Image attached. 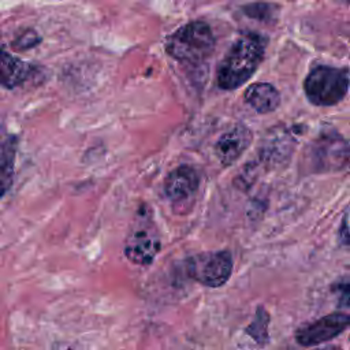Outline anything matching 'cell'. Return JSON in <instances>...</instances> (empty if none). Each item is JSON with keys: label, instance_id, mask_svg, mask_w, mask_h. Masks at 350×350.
Wrapping results in <instances>:
<instances>
[{"label": "cell", "instance_id": "cell-5", "mask_svg": "<svg viewBox=\"0 0 350 350\" xmlns=\"http://www.w3.org/2000/svg\"><path fill=\"white\" fill-rule=\"evenodd\" d=\"M189 278L206 287H220L227 283L232 272V256L228 250L205 252L185 261Z\"/></svg>", "mask_w": 350, "mask_h": 350}, {"label": "cell", "instance_id": "cell-10", "mask_svg": "<svg viewBox=\"0 0 350 350\" xmlns=\"http://www.w3.org/2000/svg\"><path fill=\"white\" fill-rule=\"evenodd\" d=\"M30 72V66L22 59L0 49V85L14 89L23 83Z\"/></svg>", "mask_w": 350, "mask_h": 350}, {"label": "cell", "instance_id": "cell-11", "mask_svg": "<svg viewBox=\"0 0 350 350\" xmlns=\"http://www.w3.org/2000/svg\"><path fill=\"white\" fill-rule=\"evenodd\" d=\"M16 139L14 135L5 138L0 144V197H3L12 186L15 174Z\"/></svg>", "mask_w": 350, "mask_h": 350}, {"label": "cell", "instance_id": "cell-12", "mask_svg": "<svg viewBox=\"0 0 350 350\" xmlns=\"http://www.w3.org/2000/svg\"><path fill=\"white\" fill-rule=\"evenodd\" d=\"M293 150V142L291 135L283 131L282 134H278V131H273V135H269L265 145L260 149V159L264 163L276 164L283 161L290 156Z\"/></svg>", "mask_w": 350, "mask_h": 350}, {"label": "cell", "instance_id": "cell-8", "mask_svg": "<svg viewBox=\"0 0 350 350\" xmlns=\"http://www.w3.org/2000/svg\"><path fill=\"white\" fill-rule=\"evenodd\" d=\"M200 186V176L190 165H179L172 170L164 180V193L174 204L190 200Z\"/></svg>", "mask_w": 350, "mask_h": 350}, {"label": "cell", "instance_id": "cell-16", "mask_svg": "<svg viewBox=\"0 0 350 350\" xmlns=\"http://www.w3.org/2000/svg\"><path fill=\"white\" fill-rule=\"evenodd\" d=\"M38 41H40V37L34 31L26 30L22 36H19L15 40L14 45L18 48H30V46H34Z\"/></svg>", "mask_w": 350, "mask_h": 350}, {"label": "cell", "instance_id": "cell-13", "mask_svg": "<svg viewBox=\"0 0 350 350\" xmlns=\"http://www.w3.org/2000/svg\"><path fill=\"white\" fill-rule=\"evenodd\" d=\"M269 321H271L269 313L265 310L264 306L260 305L256 309V314L253 320L245 328L246 335H249L258 346H265L269 342V335H268Z\"/></svg>", "mask_w": 350, "mask_h": 350}, {"label": "cell", "instance_id": "cell-14", "mask_svg": "<svg viewBox=\"0 0 350 350\" xmlns=\"http://www.w3.org/2000/svg\"><path fill=\"white\" fill-rule=\"evenodd\" d=\"M275 10H276V7L273 4L253 3V4H247L243 8V12L247 16L258 19V21H269V19H273Z\"/></svg>", "mask_w": 350, "mask_h": 350}, {"label": "cell", "instance_id": "cell-6", "mask_svg": "<svg viewBox=\"0 0 350 350\" xmlns=\"http://www.w3.org/2000/svg\"><path fill=\"white\" fill-rule=\"evenodd\" d=\"M350 327V314L334 312L319 320L299 327L295 332V340L299 346L313 347L328 342Z\"/></svg>", "mask_w": 350, "mask_h": 350}, {"label": "cell", "instance_id": "cell-7", "mask_svg": "<svg viewBox=\"0 0 350 350\" xmlns=\"http://www.w3.org/2000/svg\"><path fill=\"white\" fill-rule=\"evenodd\" d=\"M252 137V131L245 124L234 126L216 141L213 148L216 159L224 167L234 164L249 148Z\"/></svg>", "mask_w": 350, "mask_h": 350}, {"label": "cell", "instance_id": "cell-15", "mask_svg": "<svg viewBox=\"0 0 350 350\" xmlns=\"http://www.w3.org/2000/svg\"><path fill=\"white\" fill-rule=\"evenodd\" d=\"M332 293H335L336 305L340 309H350V279L334 283Z\"/></svg>", "mask_w": 350, "mask_h": 350}, {"label": "cell", "instance_id": "cell-1", "mask_svg": "<svg viewBox=\"0 0 350 350\" xmlns=\"http://www.w3.org/2000/svg\"><path fill=\"white\" fill-rule=\"evenodd\" d=\"M265 37L257 33L241 36L227 51L217 67V85L223 90H234L247 82L264 59Z\"/></svg>", "mask_w": 350, "mask_h": 350}, {"label": "cell", "instance_id": "cell-17", "mask_svg": "<svg viewBox=\"0 0 350 350\" xmlns=\"http://www.w3.org/2000/svg\"><path fill=\"white\" fill-rule=\"evenodd\" d=\"M339 171L350 172V139L343 142L342 154H340V170Z\"/></svg>", "mask_w": 350, "mask_h": 350}, {"label": "cell", "instance_id": "cell-19", "mask_svg": "<svg viewBox=\"0 0 350 350\" xmlns=\"http://www.w3.org/2000/svg\"><path fill=\"white\" fill-rule=\"evenodd\" d=\"M317 350H342V349L336 347V346H328V347H321V349H317Z\"/></svg>", "mask_w": 350, "mask_h": 350}, {"label": "cell", "instance_id": "cell-3", "mask_svg": "<svg viewBox=\"0 0 350 350\" xmlns=\"http://www.w3.org/2000/svg\"><path fill=\"white\" fill-rule=\"evenodd\" d=\"M350 85L347 71L329 66L313 68L304 82L308 100L314 105H335L347 93Z\"/></svg>", "mask_w": 350, "mask_h": 350}, {"label": "cell", "instance_id": "cell-9", "mask_svg": "<svg viewBox=\"0 0 350 350\" xmlns=\"http://www.w3.org/2000/svg\"><path fill=\"white\" fill-rule=\"evenodd\" d=\"M245 101L257 112L268 113L275 111L280 104L278 89L267 82L250 85L245 92Z\"/></svg>", "mask_w": 350, "mask_h": 350}, {"label": "cell", "instance_id": "cell-18", "mask_svg": "<svg viewBox=\"0 0 350 350\" xmlns=\"http://www.w3.org/2000/svg\"><path fill=\"white\" fill-rule=\"evenodd\" d=\"M342 241L347 245H350V231H342Z\"/></svg>", "mask_w": 350, "mask_h": 350}, {"label": "cell", "instance_id": "cell-2", "mask_svg": "<svg viewBox=\"0 0 350 350\" xmlns=\"http://www.w3.org/2000/svg\"><path fill=\"white\" fill-rule=\"evenodd\" d=\"M215 48V37L209 27L202 21H193L176 31H174L165 42V49L174 59L198 64L208 59Z\"/></svg>", "mask_w": 350, "mask_h": 350}, {"label": "cell", "instance_id": "cell-4", "mask_svg": "<svg viewBox=\"0 0 350 350\" xmlns=\"http://www.w3.org/2000/svg\"><path fill=\"white\" fill-rule=\"evenodd\" d=\"M161 249V239L156 224L148 212H139L124 241L126 258L137 265L150 264Z\"/></svg>", "mask_w": 350, "mask_h": 350}]
</instances>
